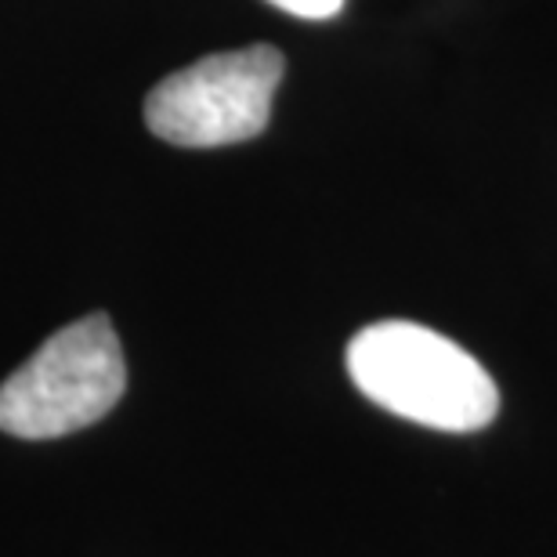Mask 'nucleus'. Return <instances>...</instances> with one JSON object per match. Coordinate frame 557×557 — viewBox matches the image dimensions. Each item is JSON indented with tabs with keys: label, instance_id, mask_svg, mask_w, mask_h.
I'll return each instance as SVG.
<instances>
[{
	"label": "nucleus",
	"instance_id": "f03ea898",
	"mask_svg": "<svg viewBox=\"0 0 557 557\" xmlns=\"http://www.w3.org/2000/svg\"><path fill=\"white\" fill-rule=\"evenodd\" d=\"M127 392V362L113 322L84 315L40 344V351L0 384V431L48 442L113 413Z\"/></svg>",
	"mask_w": 557,
	"mask_h": 557
},
{
	"label": "nucleus",
	"instance_id": "20e7f679",
	"mask_svg": "<svg viewBox=\"0 0 557 557\" xmlns=\"http://www.w3.org/2000/svg\"><path fill=\"white\" fill-rule=\"evenodd\" d=\"M269 4L289 11L297 18H311V22H322V18H333L337 11L344 8V0H269Z\"/></svg>",
	"mask_w": 557,
	"mask_h": 557
},
{
	"label": "nucleus",
	"instance_id": "7ed1b4c3",
	"mask_svg": "<svg viewBox=\"0 0 557 557\" xmlns=\"http://www.w3.org/2000/svg\"><path fill=\"white\" fill-rule=\"evenodd\" d=\"M286 59L272 44L218 51L171 73L145 98V124L156 138L185 149H218L258 138L269 127Z\"/></svg>",
	"mask_w": 557,
	"mask_h": 557
},
{
	"label": "nucleus",
	"instance_id": "f257e3e1",
	"mask_svg": "<svg viewBox=\"0 0 557 557\" xmlns=\"http://www.w3.org/2000/svg\"><path fill=\"white\" fill-rule=\"evenodd\" d=\"M348 373L370 403L434 431H482L499 413V387L485 366L420 322L387 319L359 330Z\"/></svg>",
	"mask_w": 557,
	"mask_h": 557
}]
</instances>
